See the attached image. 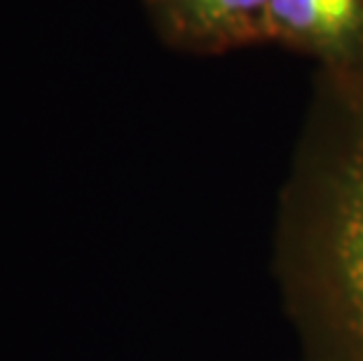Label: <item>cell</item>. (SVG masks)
<instances>
[{
  "mask_svg": "<svg viewBox=\"0 0 363 361\" xmlns=\"http://www.w3.org/2000/svg\"><path fill=\"white\" fill-rule=\"evenodd\" d=\"M157 38L172 50L211 57L267 43L269 0H141Z\"/></svg>",
  "mask_w": 363,
  "mask_h": 361,
  "instance_id": "2",
  "label": "cell"
},
{
  "mask_svg": "<svg viewBox=\"0 0 363 361\" xmlns=\"http://www.w3.org/2000/svg\"><path fill=\"white\" fill-rule=\"evenodd\" d=\"M265 40L319 66H340L363 52V0H269Z\"/></svg>",
  "mask_w": 363,
  "mask_h": 361,
  "instance_id": "3",
  "label": "cell"
},
{
  "mask_svg": "<svg viewBox=\"0 0 363 361\" xmlns=\"http://www.w3.org/2000/svg\"><path fill=\"white\" fill-rule=\"evenodd\" d=\"M289 199L323 244L330 303L363 361V52L319 66Z\"/></svg>",
  "mask_w": 363,
  "mask_h": 361,
  "instance_id": "1",
  "label": "cell"
}]
</instances>
